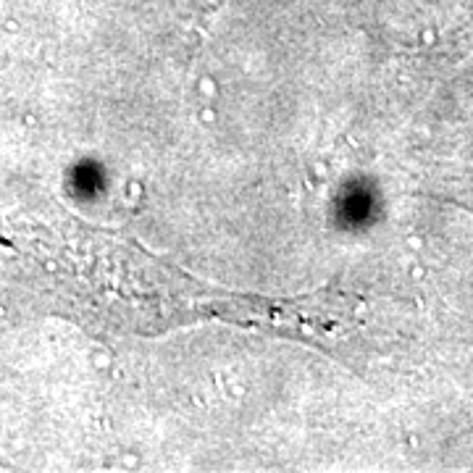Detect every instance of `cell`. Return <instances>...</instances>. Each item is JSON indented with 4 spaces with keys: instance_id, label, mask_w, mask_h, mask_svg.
Listing matches in <instances>:
<instances>
[{
    "instance_id": "6",
    "label": "cell",
    "mask_w": 473,
    "mask_h": 473,
    "mask_svg": "<svg viewBox=\"0 0 473 473\" xmlns=\"http://www.w3.org/2000/svg\"><path fill=\"white\" fill-rule=\"evenodd\" d=\"M229 394H232V397H242V394H245V387L234 384V387H229Z\"/></svg>"
},
{
    "instance_id": "4",
    "label": "cell",
    "mask_w": 473,
    "mask_h": 473,
    "mask_svg": "<svg viewBox=\"0 0 473 473\" xmlns=\"http://www.w3.org/2000/svg\"><path fill=\"white\" fill-rule=\"evenodd\" d=\"M142 192H145L142 182H131V184H129V195L134 197V200H137V197H142Z\"/></svg>"
},
{
    "instance_id": "3",
    "label": "cell",
    "mask_w": 473,
    "mask_h": 473,
    "mask_svg": "<svg viewBox=\"0 0 473 473\" xmlns=\"http://www.w3.org/2000/svg\"><path fill=\"white\" fill-rule=\"evenodd\" d=\"M95 366H98V368H108L110 366V355L108 352H98V355H95Z\"/></svg>"
},
{
    "instance_id": "5",
    "label": "cell",
    "mask_w": 473,
    "mask_h": 473,
    "mask_svg": "<svg viewBox=\"0 0 473 473\" xmlns=\"http://www.w3.org/2000/svg\"><path fill=\"white\" fill-rule=\"evenodd\" d=\"M326 171H329V168H326V163H323V160H318V163H313V174L318 176V179H323V176H326Z\"/></svg>"
},
{
    "instance_id": "2",
    "label": "cell",
    "mask_w": 473,
    "mask_h": 473,
    "mask_svg": "<svg viewBox=\"0 0 473 473\" xmlns=\"http://www.w3.org/2000/svg\"><path fill=\"white\" fill-rule=\"evenodd\" d=\"M200 121H203V124H213V121H216V110L205 105V108L200 110Z\"/></svg>"
},
{
    "instance_id": "1",
    "label": "cell",
    "mask_w": 473,
    "mask_h": 473,
    "mask_svg": "<svg viewBox=\"0 0 473 473\" xmlns=\"http://www.w3.org/2000/svg\"><path fill=\"white\" fill-rule=\"evenodd\" d=\"M197 90H200L203 98H216L218 95V87H216V79L213 77H203L200 84H197Z\"/></svg>"
}]
</instances>
